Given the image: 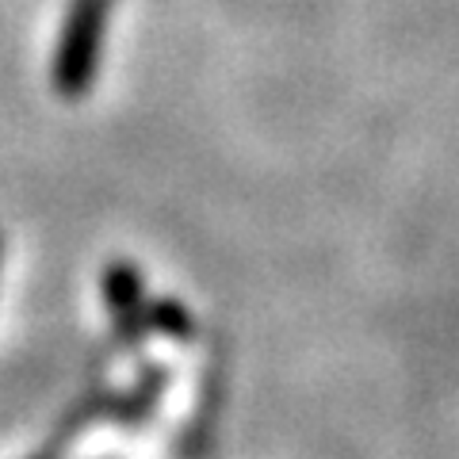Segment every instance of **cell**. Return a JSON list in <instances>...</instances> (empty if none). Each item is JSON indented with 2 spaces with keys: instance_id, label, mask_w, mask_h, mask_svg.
<instances>
[{
  "instance_id": "7a4b0ae2",
  "label": "cell",
  "mask_w": 459,
  "mask_h": 459,
  "mask_svg": "<svg viewBox=\"0 0 459 459\" xmlns=\"http://www.w3.org/2000/svg\"><path fill=\"white\" fill-rule=\"evenodd\" d=\"M108 299L115 310H126V314L138 310V276L131 264H115L108 272Z\"/></svg>"
},
{
  "instance_id": "6da1fadb",
  "label": "cell",
  "mask_w": 459,
  "mask_h": 459,
  "mask_svg": "<svg viewBox=\"0 0 459 459\" xmlns=\"http://www.w3.org/2000/svg\"><path fill=\"white\" fill-rule=\"evenodd\" d=\"M111 0H74L62 23V39L54 50V89L65 100H81L89 92L100 69Z\"/></svg>"
}]
</instances>
